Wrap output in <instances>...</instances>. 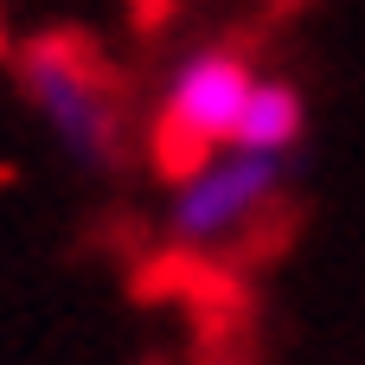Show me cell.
I'll use <instances>...</instances> for the list:
<instances>
[{
    "label": "cell",
    "mask_w": 365,
    "mask_h": 365,
    "mask_svg": "<svg viewBox=\"0 0 365 365\" xmlns=\"http://www.w3.org/2000/svg\"><path fill=\"white\" fill-rule=\"evenodd\" d=\"M13 77L26 90V103L51 122L58 148L90 167V173H115L128 160V128H122V96L96 58L90 38L77 32H38L13 51Z\"/></svg>",
    "instance_id": "obj_1"
},
{
    "label": "cell",
    "mask_w": 365,
    "mask_h": 365,
    "mask_svg": "<svg viewBox=\"0 0 365 365\" xmlns=\"http://www.w3.org/2000/svg\"><path fill=\"white\" fill-rule=\"evenodd\" d=\"M308 135V96L289 83V77H269L257 71L250 96H244V115H237V135L231 148H257V154H295Z\"/></svg>",
    "instance_id": "obj_4"
},
{
    "label": "cell",
    "mask_w": 365,
    "mask_h": 365,
    "mask_svg": "<svg viewBox=\"0 0 365 365\" xmlns=\"http://www.w3.org/2000/svg\"><path fill=\"white\" fill-rule=\"evenodd\" d=\"M250 83H257V64L237 45H199L173 64L160 90V135H154V154L173 167V180L199 167L205 154L231 148Z\"/></svg>",
    "instance_id": "obj_2"
},
{
    "label": "cell",
    "mask_w": 365,
    "mask_h": 365,
    "mask_svg": "<svg viewBox=\"0 0 365 365\" xmlns=\"http://www.w3.org/2000/svg\"><path fill=\"white\" fill-rule=\"evenodd\" d=\"M0 51H6V38H0Z\"/></svg>",
    "instance_id": "obj_5"
},
{
    "label": "cell",
    "mask_w": 365,
    "mask_h": 365,
    "mask_svg": "<svg viewBox=\"0 0 365 365\" xmlns=\"http://www.w3.org/2000/svg\"><path fill=\"white\" fill-rule=\"evenodd\" d=\"M289 186V154H257V148H218L199 167H186L167 192V237L186 250L231 244L250 231Z\"/></svg>",
    "instance_id": "obj_3"
}]
</instances>
